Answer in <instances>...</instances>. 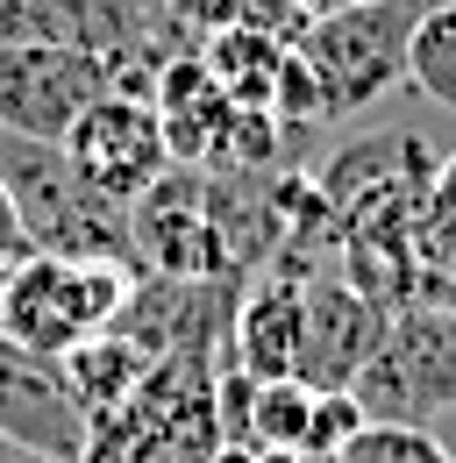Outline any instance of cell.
Segmentation results:
<instances>
[{
    "instance_id": "obj_13",
    "label": "cell",
    "mask_w": 456,
    "mask_h": 463,
    "mask_svg": "<svg viewBox=\"0 0 456 463\" xmlns=\"http://www.w3.org/2000/svg\"><path fill=\"white\" fill-rule=\"evenodd\" d=\"M413 299L456 314V222H428V235H421V264H413Z\"/></svg>"
},
{
    "instance_id": "obj_5",
    "label": "cell",
    "mask_w": 456,
    "mask_h": 463,
    "mask_svg": "<svg viewBox=\"0 0 456 463\" xmlns=\"http://www.w3.org/2000/svg\"><path fill=\"white\" fill-rule=\"evenodd\" d=\"M108 64L64 43H0V128L64 143L71 121L108 93Z\"/></svg>"
},
{
    "instance_id": "obj_16",
    "label": "cell",
    "mask_w": 456,
    "mask_h": 463,
    "mask_svg": "<svg viewBox=\"0 0 456 463\" xmlns=\"http://www.w3.org/2000/svg\"><path fill=\"white\" fill-rule=\"evenodd\" d=\"M307 7V22H321V14H342V7H364V0H299Z\"/></svg>"
},
{
    "instance_id": "obj_8",
    "label": "cell",
    "mask_w": 456,
    "mask_h": 463,
    "mask_svg": "<svg viewBox=\"0 0 456 463\" xmlns=\"http://www.w3.org/2000/svg\"><path fill=\"white\" fill-rule=\"evenodd\" d=\"M0 442L57 463H86V442H93V420L71 392L64 364L29 356L7 335H0Z\"/></svg>"
},
{
    "instance_id": "obj_2",
    "label": "cell",
    "mask_w": 456,
    "mask_h": 463,
    "mask_svg": "<svg viewBox=\"0 0 456 463\" xmlns=\"http://www.w3.org/2000/svg\"><path fill=\"white\" fill-rule=\"evenodd\" d=\"M364 420H399V428H435L456 420V314L442 307H393L371 364L349 378Z\"/></svg>"
},
{
    "instance_id": "obj_12",
    "label": "cell",
    "mask_w": 456,
    "mask_h": 463,
    "mask_svg": "<svg viewBox=\"0 0 456 463\" xmlns=\"http://www.w3.org/2000/svg\"><path fill=\"white\" fill-rule=\"evenodd\" d=\"M336 463H456V449L435 428H399V420H364Z\"/></svg>"
},
{
    "instance_id": "obj_7",
    "label": "cell",
    "mask_w": 456,
    "mask_h": 463,
    "mask_svg": "<svg viewBox=\"0 0 456 463\" xmlns=\"http://www.w3.org/2000/svg\"><path fill=\"white\" fill-rule=\"evenodd\" d=\"M385 314L349 271H307L299 279V378L314 392H349V378L371 364L385 335Z\"/></svg>"
},
{
    "instance_id": "obj_14",
    "label": "cell",
    "mask_w": 456,
    "mask_h": 463,
    "mask_svg": "<svg viewBox=\"0 0 456 463\" xmlns=\"http://www.w3.org/2000/svg\"><path fill=\"white\" fill-rule=\"evenodd\" d=\"M364 428V406H356V392H321L314 400V428H307V449L299 457H342V442Z\"/></svg>"
},
{
    "instance_id": "obj_15",
    "label": "cell",
    "mask_w": 456,
    "mask_h": 463,
    "mask_svg": "<svg viewBox=\"0 0 456 463\" xmlns=\"http://www.w3.org/2000/svg\"><path fill=\"white\" fill-rule=\"evenodd\" d=\"M29 257V229H22V207H14V193L0 185V264H22Z\"/></svg>"
},
{
    "instance_id": "obj_9",
    "label": "cell",
    "mask_w": 456,
    "mask_h": 463,
    "mask_svg": "<svg viewBox=\"0 0 456 463\" xmlns=\"http://www.w3.org/2000/svg\"><path fill=\"white\" fill-rule=\"evenodd\" d=\"M235 371L242 378H299V279H264L235 299Z\"/></svg>"
},
{
    "instance_id": "obj_11",
    "label": "cell",
    "mask_w": 456,
    "mask_h": 463,
    "mask_svg": "<svg viewBox=\"0 0 456 463\" xmlns=\"http://www.w3.org/2000/svg\"><path fill=\"white\" fill-rule=\"evenodd\" d=\"M406 86H413L421 100H435L442 115H456V0H435V7L413 22Z\"/></svg>"
},
{
    "instance_id": "obj_17",
    "label": "cell",
    "mask_w": 456,
    "mask_h": 463,
    "mask_svg": "<svg viewBox=\"0 0 456 463\" xmlns=\"http://www.w3.org/2000/svg\"><path fill=\"white\" fill-rule=\"evenodd\" d=\"M428 7H435V0H428Z\"/></svg>"
},
{
    "instance_id": "obj_3",
    "label": "cell",
    "mask_w": 456,
    "mask_h": 463,
    "mask_svg": "<svg viewBox=\"0 0 456 463\" xmlns=\"http://www.w3.org/2000/svg\"><path fill=\"white\" fill-rule=\"evenodd\" d=\"M421 14H428V0H364V7L321 14L292 36V51L321 79V115H364L371 100L393 93L406 79V43H413Z\"/></svg>"
},
{
    "instance_id": "obj_4",
    "label": "cell",
    "mask_w": 456,
    "mask_h": 463,
    "mask_svg": "<svg viewBox=\"0 0 456 463\" xmlns=\"http://www.w3.org/2000/svg\"><path fill=\"white\" fill-rule=\"evenodd\" d=\"M64 157L79 165V178H86L93 193H108L114 207H128V200H143V193H150V185L171 172L165 115H157L143 93H121V86H108V93H100L86 115L71 121Z\"/></svg>"
},
{
    "instance_id": "obj_10",
    "label": "cell",
    "mask_w": 456,
    "mask_h": 463,
    "mask_svg": "<svg viewBox=\"0 0 456 463\" xmlns=\"http://www.w3.org/2000/svg\"><path fill=\"white\" fill-rule=\"evenodd\" d=\"M200 64L214 71V86H222L235 108H271L279 100V71H285V36H264V29H214V36H200L193 43Z\"/></svg>"
},
{
    "instance_id": "obj_1",
    "label": "cell",
    "mask_w": 456,
    "mask_h": 463,
    "mask_svg": "<svg viewBox=\"0 0 456 463\" xmlns=\"http://www.w3.org/2000/svg\"><path fill=\"white\" fill-rule=\"evenodd\" d=\"M128 264H86V257H51L29 250L7 286H0V335L29 356L64 364L71 349H86L93 335H108L114 314L128 307Z\"/></svg>"
},
{
    "instance_id": "obj_6",
    "label": "cell",
    "mask_w": 456,
    "mask_h": 463,
    "mask_svg": "<svg viewBox=\"0 0 456 463\" xmlns=\"http://www.w3.org/2000/svg\"><path fill=\"white\" fill-rule=\"evenodd\" d=\"M128 250L150 279H235L207 214V172L171 165L143 200H128Z\"/></svg>"
}]
</instances>
